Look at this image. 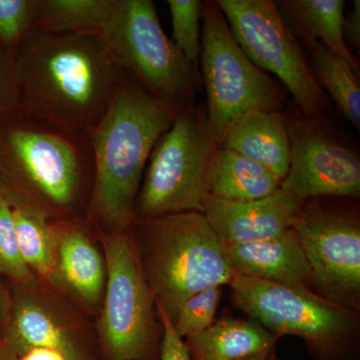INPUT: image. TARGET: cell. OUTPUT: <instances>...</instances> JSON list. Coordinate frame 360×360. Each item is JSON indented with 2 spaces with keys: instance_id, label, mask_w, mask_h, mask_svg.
I'll return each mask as SVG.
<instances>
[{
  "instance_id": "obj_23",
  "label": "cell",
  "mask_w": 360,
  "mask_h": 360,
  "mask_svg": "<svg viewBox=\"0 0 360 360\" xmlns=\"http://www.w3.org/2000/svg\"><path fill=\"white\" fill-rule=\"evenodd\" d=\"M11 205L23 260L33 274L53 283L56 241L51 220L26 206L15 203H11Z\"/></svg>"
},
{
  "instance_id": "obj_25",
  "label": "cell",
  "mask_w": 360,
  "mask_h": 360,
  "mask_svg": "<svg viewBox=\"0 0 360 360\" xmlns=\"http://www.w3.org/2000/svg\"><path fill=\"white\" fill-rule=\"evenodd\" d=\"M0 276L13 279L18 284L37 281L35 274L26 265L18 243V231L13 207L0 193Z\"/></svg>"
},
{
  "instance_id": "obj_14",
  "label": "cell",
  "mask_w": 360,
  "mask_h": 360,
  "mask_svg": "<svg viewBox=\"0 0 360 360\" xmlns=\"http://www.w3.org/2000/svg\"><path fill=\"white\" fill-rule=\"evenodd\" d=\"M302 203L279 187L276 193L255 200L210 195L203 214L225 245H245L276 238L290 229Z\"/></svg>"
},
{
  "instance_id": "obj_21",
  "label": "cell",
  "mask_w": 360,
  "mask_h": 360,
  "mask_svg": "<svg viewBox=\"0 0 360 360\" xmlns=\"http://www.w3.org/2000/svg\"><path fill=\"white\" fill-rule=\"evenodd\" d=\"M113 0H33L34 28L47 33L101 32Z\"/></svg>"
},
{
  "instance_id": "obj_32",
  "label": "cell",
  "mask_w": 360,
  "mask_h": 360,
  "mask_svg": "<svg viewBox=\"0 0 360 360\" xmlns=\"http://www.w3.org/2000/svg\"><path fill=\"white\" fill-rule=\"evenodd\" d=\"M18 360H65L59 352L49 348H32Z\"/></svg>"
},
{
  "instance_id": "obj_2",
  "label": "cell",
  "mask_w": 360,
  "mask_h": 360,
  "mask_svg": "<svg viewBox=\"0 0 360 360\" xmlns=\"http://www.w3.org/2000/svg\"><path fill=\"white\" fill-rule=\"evenodd\" d=\"M181 110L122 73L108 110L89 135L94 176L85 214L97 231H129L149 156Z\"/></svg>"
},
{
  "instance_id": "obj_22",
  "label": "cell",
  "mask_w": 360,
  "mask_h": 360,
  "mask_svg": "<svg viewBox=\"0 0 360 360\" xmlns=\"http://www.w3.org/2000/svg\"><path fill=\"white\" fill-rule=\"evenodd\" d=\"M309 51L317 84L328 90L341 115L359 129L360 85L356 72L345 58L321 42Z\"/></svg>"
},
{
  "instance_id": "obj_26",
  "label": "cell",
  "mask_w": 360,
  "mask_h": 360,
  "mask_svg": "<svg viewBox=\"0 0 360 360\" xmlns=\"http://www.w3.org/2000/svg\"><path fill=\"white\" fill-rule=\"evenodd\" d=\"M221 295V286H212L189 297L174 321L177 335L186 340L210 328L214 321Z\"/></svg>"
},
{
  "instance_id": "obj_7",
  "label": "cell",
  "mask_w": 360,
  "mask_h": 360,
  "mask_svg": "<svg viewBox=\"0 0 360 360\" xmlns=\"http://www.w3.org/2000/svg\"><path fill=\"white\" fill-rule=\"evenodd\" d=\"M116 68L150 96L184 108L195 101L200 70L162 30L151 0H113L99 32Z\"/></svg>"
},
{
  "instance_id": "obj_16",
  "label": "cell",
  "mask_w": 360,
  "mask_h": 360,
  "mask_svg": "<svg viewBox=\"0 0 360 360\" xmlns=\"http://www.w3.org/2000/svg\"><path fill=\"white\" fill-rule=\"evenodd\" d=\"M226 251L238 276L298 288L311 283L309 262L292 229L276 238L226 245Z\"/></svg>"
},
{
  "instance_id": "obj_30",
  "label": "cell",
  "mask_w": 360,
  "mask_h": 360,
  "mask_svg": "<svg viewBox=\"0 0 360 360\" xmlns=\"http://www.w3.org/2000/svg\"><path fill=\"white\" fill-rule=\"evenodd\" d=\"M343 40L352 54L360 51V1L354 0L352 8L345 14L342 25Z\"/></svg>"
},
{
  "instance_id": "obj_11",
  "label": "cell",
  "mask_w": 360,
  "mask_h": 360,
  "mask_svg": "<svg viewBox=\"0 0 360 360\" xmlns=\"http://www.w3.org/2000/svg\"><path fill=\"white\" fill-rule=\"evenodd\" d=\"M291 229L321 296L356 310L360 295V224L356 215L303 201Z\"/></svg>"
},
{
  "instance_id": "obj_15",
  "label": "cell",
  "mask_w": 360,
  "mask_h": 360,
  "mask_svg": "<svg viewBox=\"0 0 360 360\" xmlns=\"http://www.w3.org/2000/svg\"><path fill=\"white\" fill-rule=\"evenodd\" d=\"M56 266L54 283L89 307L103 302L105 286V262L90 238L86 226L77 219L54 220Z\"/></svg>"
},
{
  "instance_id": "obj_19",
  "label": "cell",
  "mask_w": 360,
  "mask_h": 360,
  "mask_svg": "<svg viewBox=\"0 0 360 360\" xmlns=\"http://www.w3.org/2000/svg\"><path fill=\"white\" fill-rule=\"evenodd\" d=\"M278 4L276 6L284 22L291 32L293 30L304 40L309 49L321 42L345 58L355 72H359V59L350 52L343 40L345 1L285 0Z\"/></svg>"
},
{
  "instance_id": "obj_9",
  "label": "cell",
  "mask_w": 360,
  "mask_h": 360,
  "mask_svg": "<svg viewBox=\"0 0 360 360\" xmlns=\"http://www.w3.org/2000/svg\"><path fill=\"white\" fill-rule=\"evenodd\" d=\"M201 20L200 65L207 96L206 113L221 141L239 115L253 108L278 110L284 94L246 56L215 1L202 2Z\"/></svg>"
},
{
  "instance_id": "obj_13",
  "label": "cell",
  "mask_w": 360,
  "mask_h": 360,
  "mask_svg": "<svg viewBox=\"0 0 360 360\" xmlns=\"http://www.w3.org/2000/svg\"><path fill=\"white\" fill-rule=\"evenodd\" d=\"M16 284L2 342L9 354L18 359L32 348H49L65 360H99L82 331L37 281Z\"/></svg>"
},
{
  "instance_id": "obj_12",
  "label": "cell",
  "mask_w": 360,
  "mask_h": 360,
  "mask_svg": "<svg viewBox=\"0 0 360 360\" xmlns=\"http://www.w3.org/2000/svg\"><path fill=\"white\" fill-rule=\"evenodd\" d=\"M290 156L281 188L298 200L359 198V156L305 118L288 122Z\"/></svg>"
},
{
  "instance_id": "obj_6",
  "label": "cell",
  "mask_w": 360,
  "mask_h": 360,
  "mask_svg": "<svg viewBox=\"0 0 360 360\" xmlns=\"http://www.w3.org/2000/svg\"><path fill=\"white\" fill-rule=\"evenodd\" d=\"M229 285L232 303L274 335H295L315 360H356V310L307 288L270 283L236 274Z\"/></svg>"
},
{
  "instance_id": "obj_31",
  "label": "cell",
  "mask_w": 360,
  "mask_h": 360,
  "mask_svg": "<svg viewBox=\"0 0 360 360\" xmlns=\"http://www.w3.org/2000/svg\"><path fill=\"white\" fill-rule=\"evenodd\" d=\"M11 302L13 298L11 293L0 281V345L4 342V335H6L9 315H11Z\"/></svg>"
},
{
  "instance_id": "obj_1",
  "label": "cell",
  "mask_w": 360,
  "mask_h": 360,
  "mask_svg": "<svg viewBox=\"0 0 360 360\" xmlns=\"http://www.w3.org/2000/svg\"><path fill=\"white\" fill-rule=\"evenodd\" d=\"M13 59L21 110L82 136L103 117L122 77L99 32L34 30Z\"/></svg>"
},
{
  "instance_id": "obj_4",
  "label": "cell",
  "mask_w": 360,
  "mask_h": 360,
  "mask_svg": "<svg viewBox=\"0 0 360 360\" xmlns=\"http://www.w3.org/2000/svg\"><path fill=\"white\" fill-rule=\"evenodd\" d=\"M130 232L149 290L172 322L189 297L236 276L226 245L203 213L135 219Z\"/></svg>"
},
{
  "instance_id": "obj_18",
  "label": "cell",
  "mask_w": 360,
  "mask_h": 360,
  "mask_svg": "<svg viewBox=\"0 0 360 360\" xmlns=\"http://www.w3.org/2000/svg\"><path fill=\"white\" fill-rule=\"evenodd\" d=\"M276 340L274 333L253 319L225 317L184 342L191 360H276Z\"/></svg>"
},
{
  "instance_id": "obj_33",
  "label": "cell",
  "mask_w": 360,
  "mask_h": 360,
  "mask_svg": "<svg viewBox=\"0 0 360 360\" xmlns=\"http://www.w3.org/2000/svg\"><path fill=\"white\" fill-rule=\"evenodd\" d=\"M0 360H18L13 354H9L4 348V345H0Z\"/></svg>"
},
{
  "instance_id": "obj_10",
  "label": "cell",
  "mask_w": 360,
  "mask_h": 360,
  "mask_svg": "<svg viewBox=\"0 0 360 360\" xmlns=\"http://www.w3.org/2000/svg\"><path fill=\"white\" fill-rule=\"evenodd\" d=\"M234 37L260 70L276 75L305 117L321 115L326 96L302 47L271 0H215Z\"/></svg>"
},
{
  "instance_id": "obj_20",
  "label": "cell",
  "mask_w": 360,
  "mask_h": 360,
  "mask_svg": "<svg viewBox=\"0 0 360 360\" xmlns=\"http://www.w3.org/2000/svg\"><path fill=\"white\" fill-rule=\"evenodd\" d=\"M281 179L266 167L229 149L219 148L210 177V195L248 201L266 198L281 187Z\"/></svg>"
},
{
  "instance_id": "obj_17",
  "label": "cell",
  "mask_w": 360,
  "mask_h": 360,
  "mask_svg": "<svg viewBox=\"0 0 360 360\" xmlns=\"http://www.w3.org/2000/svg\"><path fill=\"white\" fill-rule=\"evenodd\" d=\"M220 148L266 167L283 179L290 168L288 122L278 110L253 108L239 115L224 132Z\"/></svg>"
},
{
  "instance_id": "obj_3",
  "label": "cell",
  "mask_w": 360,
  "mask_h": 360,
  "mask_svg": "<svg viewBox=\"0 0 360 360\" xmlns=\"http://www.w3.org/2000/svg\"><path fill=\"white\" fill-rule=\"evenodd\" d=\"M94 163L89 137L20 110L0 122V193L49 220L86 212Z\"/></svg>"
},
{
  "instance_id": "obj_34",
  "label": "cell",
  "mask_w": 360,
  "mask_h": 360,
  "mask_svg": "<svg viewBox=\"0 0 360 360\" xmlns=\"http://www.w3.org/2000/svg\"><path fill=\"white\" fill-rule=\"evenodd\" d=\"M243 360H269L264 359V357H251V359H243Z\"/></svg>"
},
{
  "instance_id": "obj_5",
  "label": "cell",
  "mask_w": 360,
  "mask_h": 360,
  "mask_svg": "<svg viewBox=\"0 0 360 360\" xmlns=\"http://www.w3.org/2000/svg\"><path fill=\"white\" fill-rule=\"evenodd\" d=\"M220 139L206 108H182L153 149L135 202V219L205 210L210 177Z\"/></svg>"
},
{
  "instance_id": "obj_24",
  "label": "cell",
  "mask_w": 360,
  "mask_h": 360,
  "mask_svg": "<svg viewBox=\"0 0 360 360\" xmlns=\"http://www.w3.org/2000/svg\"><path fill=\"white\" fill-rule=\"evenodd\" d=\"M172 23V41L187 60L198 70L201 52L200 20L202 1L167 0Z\"/></svg>"
},
{
  "instance_id": "obj_27",
  "label": "cell",
  "mask_w": 360,
  "mask_h": 360,
  "mask_svg": "<svg viewBox=\"0 0 360 360\" xmlns=\"http://www.w3.org/2000/svg\"><path fill=\"white\" fill-rule=\"evenodd\" d=\"M33 0H0V45L14 54L34 30Z\"/></svg>"
},
{
  "instance_id": "obj_8",
  "label": "cell",
  "mask_w": 360,
  "mask_h": 360,
  "mask_svg": "<svg viewBox=\"0 0 360 360\" xmlns=\"http://www.w3.org/2000/svg\"><path fill=\"white\" fill-rule=\"evenodd\" d=\"M101 233L106 279L97 335L106 360H158L161 336L131 232Z\"/></svg>"
},
{
  "instance_id": "obj_28",
  "label": "cell",
  "mask_w": 360,
  "mask_h": 360,
  "mask_svg": "<svg viewBox=\"0 0 360 360\" xmlns=\"http://www.w3.org/2000/svg\"><path fill=\"white\" fill-rule=\"evenodd\" d=\"M21 110L13 54L0 45V122Z\"/></svg>"
},
{
  "instance_id": "obj_29",
  "label": "cell",
  "mask_w": 360,
  "mask_h": 360,
  "mask_svg": "<svg viewBox=\"0 0 360 360\" xmlns=\"http://www.w3.org/2000/svg\"><path fill=\"white\" fill-rule=\"evenodd\" d=\"M155 309L162 328L160 360H191L186 342L177 335L174 322L158 303H155Z\"/></svg>"
}]
</instances>
